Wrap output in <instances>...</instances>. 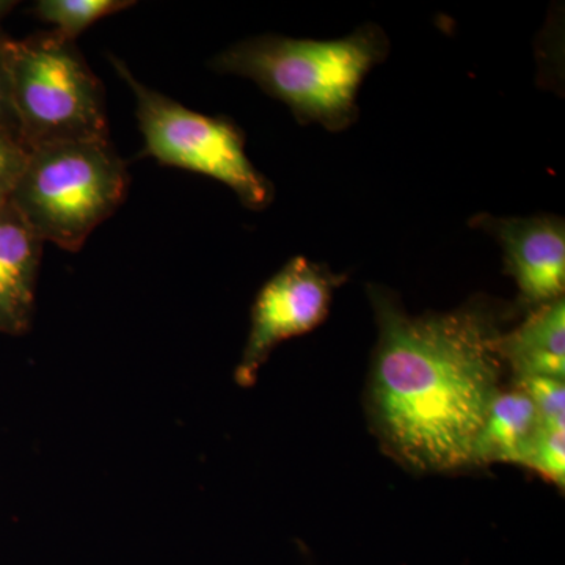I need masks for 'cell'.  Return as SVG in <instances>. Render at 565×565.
<instances>
[{"label": "cell", "mask_w": 565, "mask_h": 565, "mask_svg": "<svg viewBox=\"0 0 565 565\" xmlns=\"http://www.w3.org/2000/svg\"><path fill=\"white\" fill-rule=\"evenodd\" d=\"M471 225L497 237L505 270L514 277L523 302L531 307L561 299L565 286V228L555 215L493 217L482 214Z\"/></svg>", "instance_id": "obj_7"}, {"label": "cell", "mask_w": 565, "mask_h": 565, "mask_svg": "<svg viewBox=\"0 0 565 565\" xmlns=\"http://www.w3.org/2000/svg\"><path fill=\"white\" fill-rule=\"evenodd\" d=\"M43 245L13 204L0 206V333L31 330Z\"/></svg>", "instance_id": "obj_8"}, {"label": "cell", "mask_w": 565, "mask_h": 565, "mask_svg": "<svg viewBox=\"0 0 565 565\" xmlns=\"http://www.w3.org/2000/svg\"><path fill=\"white\" fill-rule=\"evenodd\" d=\"M11 96L29 151L68 141H109L106 95L76 41L51 31L9 40Z\"/></svg>", "instance_id": "obj_4"}, {"label": "cell", "mask_w": 565, "mask_h": 565, "mask_svg": "<svg viewBox=\"0 0 565 565\" xmlns=\"http://www.w3.org/2000/svg\"><path fill=\"white\" fill-rule=\"evenodd\" d=\"M525 467L544 476L550 482L564 487L565 482V435L564 429L541 424Z\"/></svg>", "instance_id": "obj_12"}, {"label": "cell", "mask_w": 565, "mask_h": 565, "mask_svg": "<svg viewBox=\"0 0 565 565\" xmlns=\"http://www.w3.org/2000/svg\"><path fill=\"white\" fill-rule=\"evenodd\" d=\"M379 343L371 371V414L386 451L422 471L473 463L475 445L500 393V322L470 302L449 313L412 316L371 286Z\"/></svg>", "instance_id": "obj_1"}, {"label": "cell", "mask_w": 565, "mask_h": 565, "mask_svg": "<svg viewBox=\"0 0 565 565\" xmlns=\"http://www.w3.org/2000/svg\"><path fill=\"white\" fill-rule=\"evenodd\" d=\"M516 388L533 401L539 418L544 426L565 429V386L555 379H519Z\"/></svg>", "instance_id": "obj_13"}, {"label": "cell", "mask_w": 565, "mask_h": 565, "mask_svg": "<svg viewBox=\"0 0 565 565\" xmlns=\"http://www.w3.org/2000/svg\"><path fill=\"white\" fill-rule=\"evenodd\" d=\"M128 0H40L33 14L54 25V31L70 40H77L95 22L118 11L131 9Z\"/></svg>", "instance_id": "obj_11"}, {"label": "cell", "mask_w": 565, "mask_h": 565, "mask_svg": "<svg viewBox=\"0 0 565 565\" xmlns=\"http://www.w3.org/2000/svg\"><path fill=\"white\" fill-rule=\"evenodd\" d=\"M128 166L109 141H68L29 151L10 203L43 243L79 252L125 202Z\"/></svg>", "instance_id": "obj_3"}, {"label": "cell", "mask_w": 565, "mask_h": 565, "mask_svg": "<svg viewBox=\"0 0 565 565\" xmlns=\"http://www.w3.org/2000/svg\"><path fill=\"white\" fill-rule=\"evenodd\" d=\"M14 6L17 3L0 0V21ZM9 40V36L0 29V131L9 132L10 136L17 137V139L22 141L20 120H18L17 110H14L13 106V96H11L9 57H7Z\"/></svg>", "instance_id": "obj_14"}, {"label": "cell", "mask_w": 565, "mask_h": 565, "mask_svg": "<svg viewBox=\"0 0 565 565\" xmlns=\"http://www.w3.org/2000/svg\"><path fill=\"white\" fill-rule=\"evenodd\" d=\"M341 281L344 277L303 256L292 258L275 274L253 305L250 333L234 374L237 384H255L278 344L321 326L329 315L333 289Z\"/></svg>", "instance_id": "obj_6"}, {"label": "cell", "mask_w": 565, "mask_h": 565, "mask_svg": "<svg viewBox=\"0 0 565 565\" xmlns=\"http://www.w3.org/2000/svg\"><path fill=\"white\" fill-rule=\"evenodd\" d=\"M501 360L508 362L519 379L565 377L564 297L541 305L511 333L501 334Z\"/></svg>", "instance_id": "obj_9"}, {"label": "cell", "mask_w": 565, "mask_h": 565, "mask_svg": "<svg viewBox=\"0 0 565 565\" xmlns=\"http://www.w3.org/2000/svg\"><path fill=\"white\" fill-rule=\"evenodd\" d=\"M541 418L522 390L498 393L475 445L473 463L525 465Z\"/></svg>", "instance_id": "obj_10"}, {"label": "cell", "mask_w": 565, "mask_h": 565, "mask_svg": "<svg viewBox=\"0 0 565 565\" xmlns=\"http://www.w3.org/2000/svg\"><path fill=\"white\" fill-rule=\"evenodd\" d=\"M111 65L131 88L148 154L163 166L206 174L223 182L248 210H264L274 188L248 159L244 134L233 121L207 117L141 84L120 58Z\"/></svg>", "instance_id": "obj_5"}, {"label": "cell", "mask_w": 565, "mask_h": 565, "mask_svg": "<svg viewBox=\"0 0 565 565\" xmlns=\"http://www.w3.org/2000/svg\"><path fill=\"white\" fill-rule=\"evenodd\" d=\"M388 51L385 32L366 24L340 40L253 36L221 52L211 66L255 82L285 103L297 121L341 132L359 120L362 82Z\"/></svg>", "instance_id": "obj_2"}, {"label": "cell", "mask_w": 565, "mask_h": 565, "mask_svg": "<svg viewBox=\"0 0 565 565\" xmlns=\"http://www.w3.org/2000/svg\"><path fill=\"white\" fill-rule=\"evenodd\" d=\"M28 158L29 150L20 139L0 131V206L10 202Z\"/></svg>", "instance_id": "obj_15"}]
</instances>
